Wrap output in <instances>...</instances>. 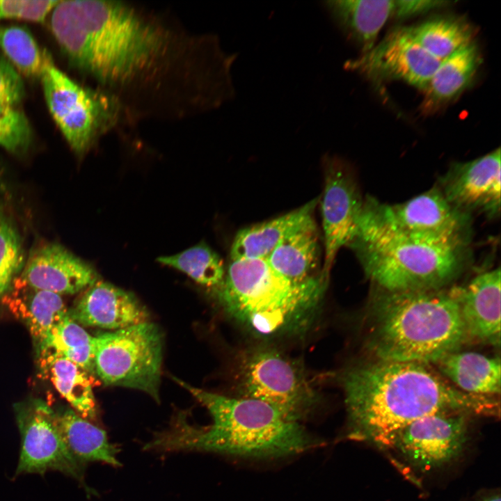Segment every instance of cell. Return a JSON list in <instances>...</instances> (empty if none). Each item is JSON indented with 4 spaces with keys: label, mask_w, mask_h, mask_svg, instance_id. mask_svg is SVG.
Returning <instances> with one entry per match:
<instances>
[{
    "label": "cell",
    "mask_w": 501,
    "mask_h": 501,
    "mask_svg": "<svg viewBox=\"0 0 501 501\" xmlns=\"http://www.w3.org/2000/svg\"><path fill=\"white\" fill-rule=\"evenodd\" d=\"M49 16L69 62L127 113L179 117L206 111L229 79L230 58L216 37L190 36L138 6L61 0Z\"/></svg>",
    "instance_id": "obj_1"
},
{
    "label": "cell",
    "mask_w": 501,
    "mask_h": 501,
    "mask_svg": "<svg viewBox=\"0 0 501 501\" xmlns=\"http://www.w3.org/2000/svg\"><path fill=\"white\" fill-rule=\"evenodd\" d=\"M342 384L351 437L383 447L399 429L428 415L500 414L496 397L463 392L429 364L377 360L348 371Z\"/></svg>",
    "instance_id": "obj_2"
},
{
    "label": "cell",
    "mask_w": 501,
    "mask_h": 501,
    "mask_svg": "<svg viewBox=\"0 0 501 501\" xmlns=\"http://www.w3.org/2000/svg\"><path fill=\"white\" fill-rule=\"evenodd\" d=\"M175 380L206 407L212 423L198 427L188 422L184 412H179L168 429L155 434L144 445L145 450L273 459L298 454L319 445L299 422L287 419L264 401L226 397Z\"/></svg>",
    "instance_id": "obj_3"
},
{
    "label": "cell",
    "mask_w": 501,
    "mask_h": 501,
    "mask_svg": "<svg viewBox=\"0 0 501 501\" xmlns=\"http://www.w3.org/2000/svg\"><path fill=\"white\" fill-rule=\"evenodd\" d=\"M381 291L373 303L369 338L378 360L430 365L468 340L454 286Z\"/></svg>",
    "instance_id": "obj_4"
},
{
    "label": "cell",
    "mask_w": 501,
    "mask_h": 501,
    "mask_svg": "<svg viewBox=\"0 0 501 501\" xmlns=\"http://www.w3.org/2000/svg\"><path fill=\"white\" fill-rule=\"evenodd\" d=\"M323 274L304 281L288 279L265 259L230 260L216 292L224 310L262 337L297 334L312 323L324 294Z\"/></svg>",
    "instance_id": "obj_5"
},
{
    "label": "cell",
    "mask_w": 501,
    "mask_h": 501,
    "mask_svg": "<svg viewBox=\"0 0 501 501\" xmlns=\"http://www.w3.org/2000/svg\"><path fill=\"white\" fill-rule=\"evenodd\" d=\"M367 277L381 290L410 292L447 287L462 272L469 246L427 242L399 234L363 207L349 245Z\"/></svg>",
    "instance_id": "obj_6"
},
{
    "label": "cell",
    "mask_w": 501,
    "mask_h": 501,
    "mask_svg": "<svg viewBox=\"0 0 501 501\" xmlns=\"http://www.w3.org/2000/svg\"><path fill=\"white\" fill-rule=\"evenodd\" d=\"M39 79L52 118L79 157L113 128L122 115L123 109L113 97L75 82L54 64L49 54Z\"/></svg>",
    "instance_id": "obj_7"
},
{
    "label": "cell",
    "mask_w": 501,
    "mask_h": 501,
    "mask_svg": "<svg viewBox=\"0 0 501 501\" xmlns=\"http://www.w3.org/2000/svg\"><path fill=\"white\" fill-rule=\"evenodd\" d=\"M95 374L106 385L141 390L159 401L163 338L145 321L94 337Z\"/></svg>",
    "instance_id": "obj_8"
},
{
    "label": "cell",
    "mask_w": 501,
    "mask_h": 501,
    "mask_svg": "<svg viewBox=\"0 0 501 501\" xmlns=\"http://www.w3.org/2000/svg\"><path fill=\"white\" fill-rule=\"evenodd\" d=\"M364 209L390 230L413 239L469 246L472 216L445 198L438 185L404 202L385 204L373 198Z\"/></svg>",
    "instance_id": "obj_9"
},
{
    "label": "cell",
    "mask_w": 501,
    "mask_h": 501,
    "mask_svg": "<svg viewBox=\"0 0 501 501\" xmlns=\"http://www.w3.org/2000/svg\"><path fill=\"white\" fill-rule=\"evenodd\" d=\"M239 388L241 397L264 401L299 423L317 401L301 365L272 348L257 349L245 358Z\"/></svg>",
    "instance_id": "obj_10"
},
{
    "label": "cell",
    "mask_w": 501,
    "mask_h": 501,
    "mask_svg": "<svg viewBox=\"0 0 501 501\" xmlns=\"http://www.w3.org/2000/svg\"><path fill=\"white\" fill-rule=\"evenodd\" d=\"M21 436V449L16 474L43 475L55 470L76 479L89 494L84 482L86 467L72 454L60 430L56 411L41 399L14 406Z\"/></svg>",
    "instance_id": "obj_11"
},
{
    "label": "cell",
    "mask_w": 501,
    "mask_h": 501,
    "mask_svg": "<svg viewBox=\"0 0 501 501\" xmlns=\"http://www.w3.org/2000/svg\"><path fill=\"white\" fill-rule=\"evenodd\" d=\"M468 415L437 413L416 420L397 431L388 447L395 449L412 466L423 471L451 462L468 440Z\"/></svg>",
    "instance_id": "obj_12"
},
{
    "label": "cell",
    "mask_w": 501,
    "mask_h": 501,
    "mask_svg": "<svg viewBox=\"0 0 501 501\" xmlns=\"http://www.w3.org/2000/svg\"><path fill=\"white\" fill-rule=\"evenodd\" d=\"M440 63L417 42L409 27H399L344 67L372 80H399L424 90Z\"/></svg>",
    "instance_id": "obj_13"
},
{
    "label": "cell",
    "mask_w": 501,
    "mask_h": 501,
    "mask_svg": "<svg viewBox=\"0 0 501 501\" xmlns=\"http://www.w3.org/2000/svg\"><path fill=\"white\" fill-rule=\"evenodd\" d=\"M321 207L324 257L322 274L328 279L337 252L349 246L358 228L363 201L355 179L340 161L328 159Z\"/></svg>",
    "instance_id": "obj_14"
},
{
    "label": "cell",
    "mask_w": 501,
    "mask_h": 501,
    "mask_svg": "<svg viewBox=\"0 0 501 501\" xmlns=\"http://www.w3.org/2000/svg\"><path fill=\"white\" fill-rule=\"evenodd\" d=\"M438 187L454 206L496 218L500 214V148L472 161L454 163L440 179Z\"/></svg>",
    "instance_id": "obj_15"
},
{
    "label": "cell",
    "mask_w": 501,
    "mask_h": 501,
    "mask_svg": "<svg viewBox=\"0 0 501 501\" xmlns=\"http://www.w3.org/2000/svg\"><path fill=\"white\" fill-rule=\"evenodd\" d=\"M19 276L32 287L60 296L80 292L98 280L92 266L52 242L35 247Z\"/></svg>",
    "instance_id": "obj_16"
},
{
    "label": "cell",
    "mask_w": 501,
    "mask_h": 501,
    "mask_svg": "<svg viewBox=\"0 0 501 501\" xmlns=\"http://www.w3.org/2000/svg\"><path fill=\"white\" fill-rule=\"evenodd\" d=\"M81 326L116 331L148 321L149 312L132 293L97 280L67 310Z\"/></svg>",
    "instance_id": "obj_17"
},
{
    "label": "cell",
    "mask_w": 501,
    "mask_h": 501,
    "mask_svg": "<svg viewBox=\"0 0 501 501\" xmlns=\"http://www.w3.org/2000/svg\"><path fill=\"white\" fill-rule=\"evenodd\" d=\"M500 274L498 267L478 274L466 286H454L468 340L500 344Z\"/></svg>",
    "instance_id": "obj_18"
},
{
    "label": "cell",
    "mask_w": 501,
    "mask_h": 501,
    "mask_svg": "<svg viewBox=\"0 0 501 501\" xmlns=\"http://www.w3.org/2000/svg\"><path fill=\"white\" fill-rule=\"evenodd\" d=\"M29 331L36 355L51 330L67 315L60 295L32 287L17 276L0 299Z\"/></svg>",
    "instance_id": "obj_19"
},
{
    "label": "cell",
    "mask_w": 501,
    "mask_h": 501,
    "mask_svg": "<svg viewBox=\"0 0 501 501\" xmlns=\"http://www.w3.org/2000/svg\"><path fill=\"white\" fill-rule=\"evenodd\" d=\"M319 200V198H314L285 214L239 230L230 248V260L266 259L285 239L316 225L314 212Z\"/></svg>",
    "instance_id": "obj_20"
},
{
    "label": "cell",
    "mask_w": 501,
    "mask_h": 501,
    "mask_svg": "<svg viewBox=\"0 0 501 501\" xmlns=\"http://www.w3.org/2000/svg\"><path fill=\"white\" fill-rule=\"evenodd\" d=\"M325 7L339 27L360 46L372 49L382 27L393 16V0H333Z\"/></svg>",
    "instance_id": "obj_21"
},
{
    "label": "cell",
    "mask_w": 501,
    "mask_h": 501,
    "mask_svg": "<svg viewBox=\"0 0 501 501\" xmlns=\"http://www.w3.org/2000/svg\"><path fill=\"white\" fill-rule=\"evenodd\" d=\"M434 364L444 378L463 392L494 397L500 393V357L456 351Z\"/></svg>",
    "instance_id": "obj_22"
},
{
    "label": "cell",
    "mask_w": 501,
    "mask_h": 501,
    "mask_svg": "<svg viewBox=\"0 0 501 501\" xmlns=\"http://www.w3.org/2000/svg\"><path fill=\"white\" fill-rule=\"evenodd\" d=\"M56 413L57 422L68 449L83 466L103 462L119 466L118 450L109 440L104 430L81 417L72 408Z\"/></svg>",
    "instance_id": "obj_23"
},
{
    "label": "cell",
    "mask_w": 501,
    "mask_h": 501,
    "mask_svg": "<svg viewBox=\"0 0 501 501\" xmlns=\"http://www.w3.org/2000/svg\"><path fill=\"white\" fill-rule=\"evenodd\" d=\"M482 62L474 42L441 61L423 90L427 103L434 106L455 99L472 84Z\"/></svg>",
    "instance_id": "obj_24"
},
{
    "label": "cell",
    "mask_w": 501,
    "mask_h": 501,
    "mask_svg": "<svg viewBox=\"0 0 501 501\" xmlns=\"http://www.w3.org/2000/svg\"><path fill=\"white\" fill-rule=\"evenodd\" d=\"M42 376L52 383L57 392L81 417L96 416L92 375L76 363L61 357L38 359Z\"/></svg>",
    "instance_id": "obj_25"
},
{
    "label": "cell",
    "mask_w": 501,
    "mask_h": 501,
    "mask_svg": "<svg viewBox=\"0 0 501 501\" xmlns=\"http://www.w3.org/2000/svg\"><path fill=\"white\" fill-rule=\"evenodd\" d=\"M320 254L319 234L315 225L285 239L265 260L284 277L304 281L322 274L319 271Z\"/></svg>",
    "instance_id": "obj_26"
},
{
    "label": "cell",
    "mask_w": 501,
    "mask_h": 501,
    "mask_svg": "<svg viewBox=\"0 0 501 501\" xmlns=\"http://www.w3.org/2000/svg\"><path fill=\"white\" fill-rule=\"evenodd\" d=\"M409 29L417 42L440 61L473 42L472 27L456 16L434 17Z\"/></svg>",
    "instance_id": "obj_27"
},
{
    "label": "cell",
    "mask_w": 501,
    "mask_h": 501,
    "mask_svg": "<svg viewBox=\"0 0 501 501\" xmlns=\"http://www.w3.org/2000/svg\"><path fill=\"white\" fill-rule=\"evenodd\" d=\"M94 337L68 314L51 331L37 359L61 357L66 358L95 374Z\"/></svg>",
    "instance_id": "obj_28"
},
{
    "label": "cell",
    "mask_w": 501,
    "mask_h": 501,
    "mask_svg": "<svg viewBox=\"0 0 501 501\" xmlns=\"http://www.w3.org/2000/svg\"><path fill=\"white\" fill-rule=\"evenodd\" d=\"M157 260L184 272L196 283L216 292L224 281L225 267L222 259L204 243L173 255L159 257Z\"/></svg>",
    "instance_id": "obj_29"
},
{
    "label": "cell",
    "mask_w": 501,
    "mask_h": 501,
    "mask_svg": "<svg viewBox=\"0 0 501 501\" xmlns=\"http://www.w3.org/2000/svg\"><path fill=\"white\" fill-rule=\"evenodd\" d=\"M0 49L21 74L30 78L40 77L49 55L27 29L15 25H0Z\"/></svg>",
    "instance_id": "obj_30"
},
{
    "label": "cell",
    "mask_w": 501,
    "mask_h": 501,
    "mask_svg": "<svg viewBox=\"0 0 501 501\" xmlns=\"http://www.w3.org/2000/svg\"><path fill=\"white\" fill-rule=\"evenodd\" d=\"M25 261L21 236L0 205V299L21 273Z\"/></svg>",
    "instance_id": "obj_31"
},
{
    "label": "cell",
    "mask_w": 501,
    "mask_h": 501,
    "mask_svg": "<svg viewBox=\"0 0 501 501\" xmlns=\"http://www.w3.org/2000/svg\"><path fill=\"white\" fill-rule=\"evenodd\" d=\"M32 130L24 113L17 106L0 103V146L15 154L28 150Z\"/></svg>",
    "instance_id": "obj_32"
},
{
    "label": "cell",
    "mask_w": 501,
    "mask_h": 501,
    "mask_svg": "<svg viewBox=\"0 0 501 501\" xmlns=\"http://www.w3.org/2000/svg\"><path fill=\"white\" fill-rule=\"evenodd\" d=\"M59 0H0V20L42 22Z\"/></svg>",
    "instance_id": "obj_33"
},
{
    "label": "cell",
    "mask_w": 501,
    "mask_h": 501,
    "mask_svg": "<svg viewBox=\"0 0 501 501\" xmlns=\"http://www.w3.org/2000/svg\"><path fill=\"white\" fill-rule=\"evenodd\" d=\"M25 96L21 74L4 56L0 55V103L17 106Z\"/></svg>",
    "instance_id": "obj_34"
},
{
    "label": "cell",
    "mask_w": 501,
    "mask_h": 501,
    "mask_svg": "<svg viewBox=\"0 0 501 501\" xmlns=\"http://www.w3.org/2000/svg\"><path fill=\"white\" fill-rule=\"evenodd\" d=\"M451 3L446 1L434 0H399L395 1L393 16L406 18L422 14L429 10L446 6Z\"/></svg>",
    "instance_id": "obj_35"
},
{
    "label": "cell",
    "mask_w": 501,
    "mask_h": 501,
    "mask_svg": "<svg viewBox=\"0 0 501 501\" xmlns=\"http://www.w3.org/2000/svg\"><path fill=\"white\" fill-rule=\"evenodd\" d=\"M483 501H500V496L499 494H494L484 498Z\"/></svg>",
    "instance_id": "obj_36"
}]
</instances>
